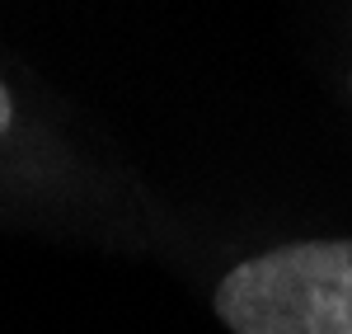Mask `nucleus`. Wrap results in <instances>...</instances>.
<instances>
[{
    "instance_id": "obj_1",
    "label": "nucleus",
    "mask_w": 352,
    "mask_h": 334,
    "mask_svg": "<svg viewBox=\"0 0 352 334\" xmlns=\"http://www.w3.org/2000/svg\"><path fill=\"white\" fill-rule=\"evenodd\" d=\"M217 315L230 334H352V240H300L235 264Z\"/></svg>"
},
{
    "instance_id": "obj_2",
    "label": "nucleus",
    "mask_w": 352,
    "mask_h": 334,
    "mask_svg": "<svg viewBox=\"0 0 352 334\" xmlns=\"http://www.w3.org/2000/svg\"><path fill=\"white\" fill-rule=\"evenodd\" d=\"M10 118H14V104H10V90L0 85V137L10 132Z\"/></svg>"
},
{
    "instance_id": "obj_3",
    "label": "nucleus",
    "mask_w": 352,
    "mask_h": 334,
    "mask_svg": "<svg viewBox=\"0 0 352 334\" xmlns=\"http://www.w3.org/2000/svg\"><path fill=\"white\" fill-rule=\"evenodd\" d=\"M348 81H352V71H348Z\"/></svg>"
}]
</instances>
